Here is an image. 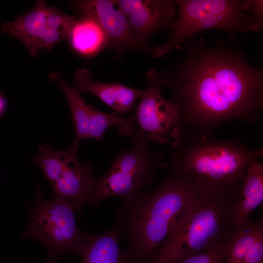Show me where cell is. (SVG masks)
<instances>
[{
  "label": "cell",
  "mask_w": 263,
  "mask_h": 263,
  "mask_svg": "<svg viewBox=\"0 0 263 263\" xmlns=\"http://www.w3.org/2000/svg\"><path fill=\"white\" fill-rule=\"evenodd\" d=\"M5 108V102L3 98V97L1 96V95L0 94V115L1 114V113L4 111Z\"/></svg>",
  "instance_id": "21"
},
{
  "label": "cell",
  "mask_w": 263,
  "mask_h": 263,
  "mask_svg": "<svg viewBox=\"0 0 263 263\" xmlns=\"http://www.w3.org/2000/svg\"><path fill=\"white\" fill-rule=\"evenodd\" d=\"M263 201V165L258 160L248 167L237 194L230 202L229 211L236 226L247 221L251 212Z\"/></svg>",
  "instance_id": "15"
},
{
  "label": "cell",
  "mask_w": 263,
  "mask_h": 263,
  "mask_svg": "<svg viewBox=\"0 0 263 263\" xmlns=\"http://www.w3.org/2000/svg\"><path fill=\"white\" fill-rule=\"evenodd\" d=\"M120 234L115 224L103 233L90 234L81 254V263H124L119 246Z\"/></svg>",
  "instance_id": "17"
},
{
  "label": "cell",
  "mask_w": 263,
  "mask_h": 263,
  "mask_svg": "<svg viewBox=\"0 0 263 263\" xmlns=\"http://www.w3.org/2000/svg\"><path fill=\"white\" fill-rule=\"evenodd\" d=\"M263 236V220L249 219L237 226L224 263H241L256 242Z\"/></svg>",
  "instance_id": "18"
},
{
  "label": "cell",
  "mask_w": 263,
  "mask_h": 263,
  "mask_svg": "<svg viewBox=\"0 0 263 263\" xmlns=\"http://www.w3.org/2000/svg\"><path fill=\"white\" fill-rule=\"evenodd\" d=\"M163 156L143 144L119 152L109 169L95 179L87 203L97 206L113 197L121 198L123 202L132 201L156 178V169L166 167Z\"/></svg>",
  "instance_id": "7"
},
{
  "label": "cell",
  "mask_w": 263,
  "mask_h": 263,
  "mask_svg": "<svg viewBox=\"0 0 263 263\" xmlns=\"http://www.w3.org/2000/svg\"><path fill=\"white\" fill-rule=\"evenodd\" d=\"M75 80L74 87L80 94L88 92L94 94L118 114L130 113L143 90L117 82L94 81L91 71L85 68L75 72Z\"/></svg>",
  "instance_id": "14"
},
{
  "label": "cell",
  "mask_w": 263,
  "mask_h": 263,
  "mask_svg": "<svg viewBox=\"0 0 263 263\" xmlns=\"http://www.w3.org/2000/svg\"><path fill=\"white\" fill-rule=\"evenodd\" d=\"M146 77L148 87L142 90L132 115L135 131L131 141L132 145H147L150 141L165 144L172 138L178 126L179 112L175 105L163 95L157 71H149Z\"/></svg>",
  "instance_id": "10"
},
{
  "label": "cell",
  "mask_w": 263,
  "mask_h": 263,
  "mask_svg": "<svg viewBox=\"0 0 263 263\" xmlns=\"http://www.w3.org/2000/svg\"><path fill=\"white\" fill-rule=\"evenodd\" d=\"M49 78L59 86L66 97L75 129V140L79 142L94 139L103 141L105 131L113 127H116L122 136H132L134 133L132 115L124 117L116 113H105L86 103L81 94L66 81L59 72L51 73Z\"/></svg>",
  "instance_id": "11"
},
{
  "label": "cell",
  "mask_w": 263,
  "mask_h": 263,
  "mask_svg": "<svg viewBox=\"0 0 263 263\" xmlns=\"http://www.w3.org/2000/svg\"><path fill=\"white\" fill-rule=\"evenodd\" d=\"M71 5L81 17L94 19L105 34L109 48L119 54L130 49L140 50L132 34L128 19L113 0L73 1Z\"/></svg>",
  "instance_id": "13"
},
{
  "label": "cell",
  "mask_w": 263,
  "mask_h": 263,
  "mask_svg": "<svg viewBox=\"0 0 263 263\" xmlns=\"http://www.w3.org/2000/svg\"><path fill=\"white\" fill-rule=\"evenodd\" d=\"M72 49L85 57H92L109 48L108 38L97 23L86 17L76 19L68 38Z\"/></svg>",
  "instance_id": "16"
},
{
  "label": "cell",
  "mask_w": 263,
  "mask_h": 263,
  "mask_svg": "<svg viewBox=\"0 0 263 263\" xmlns=\"http://www.w3.org/2000/svg\"><path fill=\"white\" fill-rule=\"evenodd\" d=\"M79 145L75 140L70 147L60 150L46 143L32 157L52 186V198L70 205L78 212L88 203L95 180L90 162L86 160L81 164L78 161Z\"/></svg>",
  "instance_id": "8"
},
{
  "label": "cell",
  "mask_w": 263,
  "mask_h": 263,
  "mask_svg": "<svg viewBox=\"0 0 263 263\" xmlns=\"http://www.w3.org/2000/svg\"><path fill=\"white\" fill-rule=\"evenodd\" d=\"M200 196L184 175L170 169L157 187L122 202L114 222L127 242L124 263H148L172 229L189 212Z\"/></svg>",
  "instance_id": "2"
},
{
  "label": "cell",
  "mask_w": 263,
  "mask_h": 263,
  "mask_svg": "<svg viewBox=\"0 0 263 263\" xmlns=\"http://www.w3.org/2000/svg\"><path fill=\"white\" fill-rule=\"evenodd\" d=\"M230 243L194 254L178 263H224Z\"/></svg>",
  "instance_id": "19"
},
{
  "label": "cell",
  "mask_w": 263,
  "mask_h": 263,
  "mask_svg": "<svg viewBox=\"0 0 263 263\" xmlns=\"http://www.w3.org/2000/svg\"><path fill=\"white\" fill-rule=\"evenodd\" d=\"M76 19L48 5L44 0H38L32 9L2 25L1 29L18 39L33 56H37L68 38Z\"/></svg>",
  "instance_id": "9"
},
{
  "label": "cell",
  "mask_w": 263,
  "mask_h": 263,
  "mask_svg": "<svg viewBox=\"0 0 263 263\" xmlns=\"http://www.w3.org/2000/svg\"><path fill=\"white\" fill-rule=\"evenodd\" d=\"M229 203L200 196L148 263H178L201 252L229 244L236 230Z\"/></svg>",
  "instance_id": "5"
},
{
  "label": "cell",
  "mask_w": 263,
  "mask_h": 263,
  "mask_svg": "<svg viewBox=\"0 0 263 263\" xmlns=\"http://www.w3.org/2000/svg\"><path fill=\"white\" fill-rule=\"evenodd\" d=\"M170 161L166 167L187 177L207 198L230 203L237 194L249 166L263 156L237 140L212 136L176 133Z\"/></svg>",
  "instance_id": "3"
},
{
  "label": "cell",
  "mask_w": 263,
  "mask_h": 263,
  "mask_svg": "<svg viewBox=\"0 0 263 263\" xmlns=\"http://www.w3.org/2000/svg\"><path fill=\"white\" fill-rule=\"evenodd\" d=\"M177 13L170 28L168 42L155 46L152 56H164L197 33L208 29L226 31L233 40L235 34L258 32L263 19L256 13L252 0H174Z\"/></svg>",
  "instance_id": "4"
},
{
  "label": "cell",
  "mask_w": 263,
  "mask_h": 263,
  "mask_svg": "<svg viewBox=\"0 0 263 263\" xmlns=\"http://www.w3.org/2000/svg\"><path fill=\"white\" fill-rule=\"evenodd\" d=\"M115 3L128 19L139 49L144 51L153 34L169 29L177 13L173 0H116Z\"/></svg>",
  "instance_id": "12"
},
{
  "label": "cell",
  "mask_w": 263,
  "mask_h": 263,
  "mask_svg": "<svg viewBox=\"0 0 263 263\" xmlns=\"http://www.w3.org/2000/svg\"><path fill=\"white\" fill-rule=\"evenodd\" d=\"M36 195L29 205L30 222L22 237L34 239L47 248V263H54L66 254L81 255L90 234L78 227L73 207L52 198H44L39 182Z\"/></svg>",
  "instance_id": "6"
},
{
  "label": "cell",
  "mask_w": 263,
  "mask_h": 263,
  "mask_svg": "<svg viewBox=\"0 0 263 263\" xmlns=\"http://www.w3.org/2000/svg\"><path fill=\"white\" fill-rule=\"evenodd\" d=\"M181 56L157 71L161 87L169 89L179 120L176 132L212 136L223 123L256 122L263 110V70L245 54L221 39L208 45L191 37L177 48Z\"/></svg>",
  "instance_id": "1"
},
{
  "label": "cell",
  "mask_w": 263,
  "mask_h": 263,
  "mask_svg": "<svg viewBox=\"0 0 263 263\" xmlns=\"http://www.w3.org/2000/svg\"><path fill=\"white\" fill-rule=\"evenodd\" d=\"M241 263H263V236L253 244Z\"/></svg>",
  "instance_id": "20"
}]
</instances>
